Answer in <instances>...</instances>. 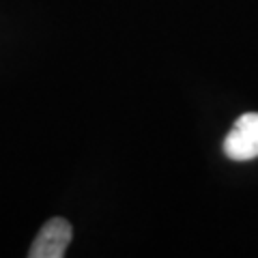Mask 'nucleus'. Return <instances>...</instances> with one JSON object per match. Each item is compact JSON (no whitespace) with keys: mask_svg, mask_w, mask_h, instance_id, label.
I'll list each match as a JSON object with an SVG mask.
<instances>
[{"mask_svg":"<svg viewBox=\"0 0 258 258\" xmlns=\"http://www.w3.org/2000/svg\"><path fill=\"white\" fill-rule=\"evenodd\" d=\"M74 237L71 224L62 217H52L43 224L37 239L30 245V258H62Z\"/></svg>","mask_w":258,"mask_h":258,"instance_id":"2","label":"nucleus"},{"mask_svg":"<svg viewBox=\"0 0 258 258\" xmlns=\"http://www.w3.org/2000/svg\"><path fill=\"white\" fill-rule=\"evenodd\" d=\"M224 153L232 161H249L258 157V112L239 116L224 140Z\"/></svg>","mask_w":258,"mask_h":258,"instance_id":"1","label":"nucleus"}]
</instances>
